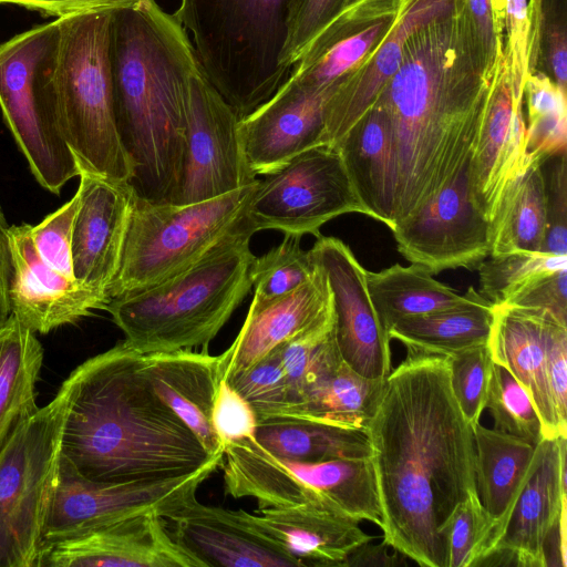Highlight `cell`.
<instances>
[{"label": "cell", "mask_w": 567, "mask_h": 567, "mask_svg": "<svg viewBox=\"0 0 567 567\" xmlns=\"http://www.w3.org/2000/svg\"><path fill=\"white\" fill-rule=\"evenodd\" d=\"M365 433L383 515V543L422 567H447L443 528L477 495L473 429L446 357L406 354L386 377Z\"/></svg>", "instance_id": "obj_1"}, {"label": "cell", "mask_w": 567, "mask_h": 567, "mask_svg": "<svg viewBox=\"0 0 567 567\" xmlns=\"http://www.w3.org/2000/svg\"><path fill=\"white\" fill-rule=\"evenodd\" d=\"M492 82L461 0L409 37L398 70L377 100L389 116L395 150V226L468 164Z\"/></svg>", "instance_id": "obj_2"}, {"label": "cell", "mask_w": 567, "mask_h": 567, "mask_svg": "<svg viewBox=\"0 0 567 567\" xmlns=\"http://www.w3.org/2000/svg\"><path fill=\"white\" fill-rule=\"evenodd\" d=\"M69 390L61 456L81 477L106 484L184 477L223 461L152 389L142 353L124 340L63 382Z\"/></svg>", "instance_id": "obj_3"}, {"label": "cell", "mask_w": 567, "mask_h": 567, "mask_svg": "<svg viewBox=\"0 0 567 567\" xmlns=\"http://www.w3.org/2000/svg\"><path fill=\"white\" fill-rule=\"evenodd\" d=\"M110 64L116 126L135 197L172 204L185 157L189 83L200 66L189 35L155 0L113 10Z\"/></svg>", "instance_id": "obj_4"}, {"label": "cell", "mask_w": 567, "mask_h": 567, "mask_svg": "<svg viewBox=\"0 0 567 567\" xmlns=\"http://www.w3.org/2000/svg\"><path fill=\"white\" fill-rule=\"evenodd\" d=\"M113 10L55 19L35 72V92L48 123L75 162L111 181L130 183L134 168L116 126L110 64Z\"/></svg>", "instance_id": "obj_5"}, {"label": "cell", "mask_w": 567, "mask_h": 567, "mask_svg": "<svg viewBox=\"0 0 567 567\" xmlns=\"http://www.w3.org/2000/svg\"><path fill=\"white\" fill-rule=\"evenodd\" d=\"M252 234L229 237L176 276L112 299L105 307L142 354L204 347L252 288Z\"/></svg>", "instance_id": "obj_6"}, {"label": "cell", "mask_w": 567, "mask_h": 567, "mask_svg": "<svg viewBox=\"0 0 567 567\" xmlns=\"http://www.w3.org/2000/svg\"><path fill=\"white\" fill-rule=\"evenodd\" d=\"M289 0H179L173 13L199 65L243 118L268 101L290 72L280 63Z\"/></svg>", "instance_id": "obj_7"}, {"label": "cell", "mask_w": 567, "mask_h": 567, "mask_svg": "<svg viewBox=\"0 0 567 567\" xmlns=\"http://www.w3.org/2000/svg\"><path fill=\"white\" fill-rule=\"evenodd\" d=\"M256 183L189 205L153 204L134 195L110 301L176 276L229 237L254 235L247 210Z\"/></svg>", "instance_id": "obj_8"}, {"label": "cell", "mask_w": 567, "mask_h": 567, "mask_svg": "<svg viewBox=\"0 0 567 567\" xmlns=\"http://www.w3.org/2000/svg\"><path fill=\"white\" fill-rule=\"evenodd\" d=\"M69 408L62 383L0 451V567H35L55 488Z\"/></svg>", "instance_id": "obj_9"}, {"label": "cell", "mask_w": 567, "mask_h": 567, "mask_svg": "<svg viewBox=\"0 0 567 567\" xmlns=\"http://www.w3.org/2000/svg\"><path fill=\"white\" fill-rule=\"evenodd\" d=\"M257 179L247 218L256 234L321 236L329 220L349 213L365 215L348 169L336 145L311 147Z\"/></svg>", "instance_id": "obj_10"}, {"label": "cell", "mask_w": 567, "mask_h": 567, "mask_svg": "<svg viewBox=\"0 0 567 567\" xmlns=\"http://www.w3.org/2000/svg\"><path fill=\"white\" fill-rule=\"evenodd\" d=\"M55 20L32 27L0 44V112L35 181L59 195L78 176L72 151L45 120L35 92V72Z\"/></svg>", "instance_id": "obj_11"}, {"label": "cell", "mask_w": 567, "mask_h": 567, "mask_svg": "<svg viewBox=\"0 0 567 567\" xmlns=\"http://www.w3.org/2000/svg\"><path fill=\"white\" fill-rule=\"evenodd\" d=\"M223 461L194 474L156 482L96 483L81 477L61 456L49 505L42 545L72 538L104 525L147 512L162 518L196 498V492Z\"/></svg>", "instance_id": "obj_12"}, {"label": "cell", "mask_w": 567, "mask_h": 567, "mask_svg": "<svg viewBox=\"0 0 567 567\" xmlns=\"http://www.w3.org/2000/svg\"><path fill=\"white\" fill-rule=\"evenodd\" d=\"M239 120L199 66L189 83L185 157L173 205L213 199L257 181L244 156Z\"/></svg>", "instance_id": "obj_13"}, {"label": "cell", "mask_w": 567, "mask_h": 567, "mask_svg": "<svg viewBox=\"0 0 567 567\" xmlns=\"http://www.w3.org/2000/svg\"><path fill=\"white\" fill-rule=\"evenodd\" d=\"M567 437L543 439L507 515L495 524L477 566L546 567L544 547L567 506Z\"/></svg>", "instance_id": "obj_14"}, {"label": "cell", "mask_w": 567, "mask_h": 567, "mask_svg": "<svg viewBox=\"0 0 567 567\" xmlns=\"http://www.w3.org/2000/svg\"><path fill=\"white\" fill-rule=\"evenodd\" d=\"M467 167L392 230L399 252L432 275L476 268L491 252L489 220L472 200Z\"/></svg>", "instance_id": "obj_15"}, {"label": "cell", "mask_w": 567, "mask_h": 567, "mask_svg": "<svg viewBox=\"0 0 567 567\" xmlns=\"http://www.w3.org/2000/svg\"><path fill=\"white\" fill-rule=\"evenodd\" d=\"M327 274L333 298L334 331L342 360L368 379H386L392 371L390 338L373 308L367 270L349 246L320 236L308 250Z\"/></svg>", "instance_id": "obj_16"}, {"label": "cell", "mask_w": 567, "mask_h": 567, "mask_svg": "<svg viewBox=\"0 0 567 567\" xmlns=\"http://www.w3.org/2000/svg\"><path fill=\"white\" fill-rule=\"evenodd\" d=\"M533 162L527 154L523 96L515 93L507 60L493 78L467 167L472 200L491 221L507 185Z\"/></svg>", "instance_id": "obj_17"}, {"label": "cell", "mask_w": 567, "mask_h": 567, "mask_svg": "<svg viewBox=\"0 0 567 567\" xmlns=\"http://www.w3.org/2000/svg\"><path fill=\"white\" fill-rule=\"evenodd\" d=\"M11 313L27 328L49 333L74 323L110 300L75 278L52 268L39 254L31 225L9 226Z\"/></svg>", "instance_id": "obj_18"}, {"label": "cell", "mask_w": 567, "mask_h": 567, "mask_svg": "<svg viewBox=\"0 0 567 567\" xmlns=\"http://www.w3.org/2000/svg\"><path fill=\"white\" fill-rule=\"evenodd\" d=\"M35 567H202L156 512L41 546Z\"/></svg>", "instance_id": "obj_19"}, {"label": "cell", "mask_w": 567, "mask_h": 567, "mask_svg": "<svg viewBox=\"0 0 567 567\" xmlns=\"http://www.w3.org/2000/svg\"><path fill=\"white\" fill-rule=\"evenodd\" d=\"M336 87L313 90L286 80L268 101L239 120L244 156L256 177L324 144V106Z\"/></svg>", "instance_id": "obj_20"}, {"label": "cell", "mask_w": 567, "mask_h": 567, "mask_svg": "<svg viewBox=\"0 0 567 567\" xmlns=\"http://www.w3.org/2000/svg\"><path fill=\"white\" fill-rule=\"evenodd\" d=\"M76 163V162H75ZM79 209L72 235L75 279L105 296L122 256L134 193L76 163Z\"/></svg>", "instance_id": "obj_21"}, {"label": "cell", "mask_w": 567, "mask_h": 567, "mask_svg": "<svg viewBox=\"0 0 567 567\" xmlns=\"http://www.w3.org/2000/svg\"><path fill=\"white\" fill-rule=\"evenodd\" d=\"M163 519L172 538L202 567H300L250 526L240 509L205 505L194 498Z\"/></svg>", "instance_id": "obj_22"}, {"label": "cell", "mask_w": 567, "mask_h": 567, "mask_svg": "<svg viewBox=\"0 0 567 567\" xmlns=\"http://www.w3.org/2000/svg\"><path fill=\"white\" fill-rule=\"evenodd\" d=\"M315 264L313 276L299 288L267 301L252 298L239 333L219 354L224 379L248 369L280 344L334 316L327 274Z\"/></svg>", "instance_id": "obj_23"}, {"label": "cell", "mask_w": 567, "mask_h": 567, "mask_svg": "<svg viewBox=\"0 0 567 567\" xmlns=\"http://www.w3.org/2000/svg\"><path fill=\"white\" fill-rule=\"evenodd\" d=\"M458 0H408L370 56L334 90L324 106L323 142L336 145L373 106L398 70L406 40L420 27L453 11Z\"/></svg>", "instance_id": "obj_24"}, {"label": "cell", "mask_w": 567, "mask_h": 567, "mask_svg": "<svg viewBox=\"0 0 567 567\" xmlns=\"http://www.w3.org/2000/svg\"><path fill=\"white\" fill-rule=\"evenodd\" d=\"M245 520L289 554L300 567H347L351 553L374 537L360 520L311 505L244 509Z\"/></svg>", "instance_id": "obj_25"}, {"label": "cell", "mask_w": 567, "mask_h": 567, "mask_svg": "<svg viewBox=\"0 0 567 567\" xmlns=\"http://www.w3.org/2000/svg\"><path fill=\"white\" fill-rule=\"evenodd\" d=\"M142 369L152 389L195 434L206 452L224 455L212 414L221 374L219 355L178 350L142 354Z\"/></svg>", "instance_id": "obj_26"}, {"label": "cell", "mask_w": 567, "mask_h": 567, "mask_svg": "<svg viewBox=\"0 0 567 567\" xmlns=\"http://www.w3.org/2000/svg\"><path fill=\"white\" fill-rule=\"evenodd\" d=\"M555 322L561 323L545 311L494 306L487 341L493 361L505 367L528 392L539 414L544 439L567 437L560 432L547 383L546 347Z\"/></svg>", "instance_id": "obj_27"}, {"label": "cell", "mask_w": 567, "mask_h": 567, "mask_svg": "<svg viewBox=\"0 0 567 567\" xmlns=\"http://www.w3.org/2000/svg\"><path fill=\"white\" fill-rule=\"evenodd\" d=\"M365 215L395 227L398 171L392 128L375 102L336 144Z\"/></svg>", "instance_id": "obj_28"}, {"label": "cell", "mask_w": 567, "mask_h": 567, "mask_svg": "<svg viewBox=\"0 0 567 567\" xmlns=\"http://www.w3.org/2000/svg\"><path fill=\"white\" fill-rule=\"evenodd\" d=\"M464 296L454 307L399 320L388 332L390 340L400 341L408 354L440 357L487 343L494 306L474 287Z\"/></svg>", "instance_id": "obj_29"}, {"label": "cell", "mask_w": 567, "mask_h": 567, "mask_svg": "<svg viewBox=\"0 0 567 567\" xmlns=\"http://www.w3.org/2000/svg\"><path fill=\"white\" fill-rule=\"evenodd\" d=\"M42 362L35 332L11 313L0 327V451L40 409L35 385Z\"/></svg>", "instance_id": "obj_30"}, {"label": "cell", "mask_w": 567, "mask_h": 567, "mask_svg": "<svg viewBox=\"0 0 567 567\" xmlns=\"http://www.w3.org/2000/svg\"><path fill=\"white\" fill-rule=\"evenodd\" d=\"M386 379H368L343 360L301 393L289 417L364 430L381 401Z\"/></svg>", "instance_id": "obj_31"}, {"label": "cell", "mask_w": 567, "mask_h": 567, "mask_svg": "<svg viewBox=\"0 0 567 567\" xmlns=\"http://www.w3.org/2000/svg\"><path fill=\"white\" fill-rule=\"evenodd\" d=\"M473 435L476 492L494 526L507 515L520 492L536 445L480 423Z\"/></svg>", "instance_id": "obj_32"}, {"label": "cell", "mask_w": 567, "mask_h": 567, "mask_svg": "<svg viewBox=\"0 0 567 567\" xmlns=\"http://www.w3.org/2000/svg\"><path fill=\"white\" fill-rule=\"evenodd\" d=\"M542 162H533L504 189L489 221V256L542 251L546 234V190Z\"/></svg>", "instance_id": "obj_33"}, {"label": "cell", "mask_w": 567, "mask_h": 567, "mask_svg": "<svg viewBox=\"0 0 567 567\" xmlns=\"http://www.w3.org/2000/svg\"><path fill=\"white\" fill-rule=\"evenodd\" d=\"M367 286L386 333L399 320L444 310L465 299L415 264H394L381 271H367Z\"/></svg>", "instance_id": "obj_34"}, {"label": "cell", "mask_w": 567, "mask_h": 567, "mask_svg": "<svg viewBox=\"0 0 567 567\" xmlns=\"http://www.w3.org/2000/svg\"><path fill=\"white\" fill-rule=\"evenodd\" d=\"M255 440L269 453L291 461L319 462L371 456L364 430L301 419L260 422Z\"/></svg>", "instance_id": "obj_35"}, {"label": "cell", "mask_w": 567, "mask_h": 567, "mask_svg": "<svg viewBox=\"0 0 567 567\" xmlns=\"http://www.w3.org/2000/svg\"><path fill=\"white\" fill-rule=\"evenodd\" d=\"M396 16L338 37H316L292 65L287 80L313 90L338 86L378 48Z\"/></svg>", "instance_id": "obj_36"}, {"label": "cell", "mask_w": 567, "mask_h": 567, "mask_svg": "<svg viewBox=\"0 0 567 567\" xmlns=\"http://www.w3.org/2000/svg\"><path fill=\"white\" fill-rule=\"evenodd\" d=\"M527 154L532 161L566 153V90L542 72L530 73L524 84Z\"/></svg>", "instance_id": "obj_37"}, {"label": "cell", "mask_w": 567, "mask_h": 567, "mask_svg": "<svg viewBox=\"0 0 567 567\" xmlns=\"http://www.w3.org/2000/svg\"><path fill=\"white\" fill-rule=\"evenodd\" d=\"M528 23L530 73L542 72L566 90L567 0H528Z\"/></svg>", "instance_id": "obj_38"}, {"label": "cell", "mask_w": 567, "mask_h": 567, "mask_svg": "<svg viewBox=\"0 0 567 567\" xmlns=\"http://www.w3.org/2000/svg\"><path fill=\"white\" fill-rule=\"evenodd\" d=\"M480 293L493 306H501L535 279L567 269V256L544 251H513L491 256L477 267Z\"/></svg>", "instance_id": "obj_39"}, {"label": "cell", "mask_w": 567, "mask_h": 567, "mask_svg": "<svg viewBox=\"0 0 567 567\" xmlns=\"http://www.w3.org/2000/svg\"><path fill=\"white\" fill-rule=\"evenodd\" d=\"M485 409L497 431L534 445L543 439L539 414L526 389L503 365L493 361Z\"/></svg>", "instance_id": "obj_40"}, {"label": "cell", "mask_w": 567, "mask_h": 567, "mask_svg": "<svg viewBox=\"0 0 567 567\" xmlns=\"http://www.w3.org/2000/svg\"><path fill=\"white\" fill-rule=\"evenodd\" d=\"M301 237L285 235L281 244L255 257L250 276L254 298L271 300L306 284L316 271L309 251L300 246Z\"/></svg>", "instance_id": "obj_41"}, {"label": "cell", "mask_w": 567, "mask_h": 567, "mask_svg": "<svg viewBox=\"0 0 567 567\" xmlns=\"http://www.w3.org/2000/svg\"><path fill=\"white\" fill-rule=\"evenodd\" d=\"M226 380L249 402L258 423L288 416L290 390L278 347Z\"/></svg>", "instance_id": "obj_42"}, {"label": "cell", "mask_w": 567, "mask_h": 567, "mask_svg": "<svg viewBox=\"0 0 567 567\" xmlns=\"http://www.w3.org/2000/svg\"><path fill=\"white\" fill-rule=\"evenodd\" d=\"M453 394L474 429L485 409L493 359L487 343L446 357Z\"/></svg>", "instance_id": "obj_43"}, {"label": "cell", "mask_w": 567, "mask_h": 567, "mask_svg": "<svg viewBox=\"0 0 567 567\" xmlns=\"http://www.w3.org/2000/svg\"><path fill=\"white\" fill-rule=\"evenodd\" d=\"M492 527L493 520L477 495L461 502L442 532L447 567L477 566Z\"/></svg>", "instance_id": "obj_44"}, {"label": "cell", "mask_w": 567, "mask_h": 567, "mask_svg": "<svg viewBox=\"0 0 567 567\" xmlns=\"http://www.w3.org/2000/svg\"><path fill=\"white\" fill-rule=\"evenodd\" d=\"M346 0H289L281 65L291 72L309 43L340 13Z\"/></svg>", "instance_id": "obj_45"}, {"label": "cell", "mask_w": 567, "mask_h": 567, "mask_svg": "<svg viewBox=\"0 0 567 567\" xmlns=\"http://www.w3.org/2000/svg\"><path fill=\"white\" fill-rule=\"evenodd\" d=\"M484 73L493 80L504 59L505 0H461Z\"/></svg>", "instance_id": "obj_46"}, {"label": "cell", "mask_w": 567, "mask_h": 567, "mask_svg": "<svg viewBox=\"0 0 567 567\" xmlns=\"http://www.w3.org/2000/svg\"><path fill=\"white\" fill-rule=\"evenodd\" d=\"M79 209V195L74 196L44 217L31 225V234L41 257L54 269L69 278H75L72 266V235Z\"/></svg>", "instance_id": "obj_47"}, {"label": "cell", "mask_w": 567, "mask_h": 567, "mask_svg": "<svg viewBox=\"0 0 567 567\" xmlns=\"http://www.w3.org/2000/svg\"><path fill=\"white\" fill-rule=\"evenodd\" d=\"M546 190V234L542 251L567 256V161L566 153L543 162Z\"/></svg>", "instance_id": "obj_48"}, {"label": "cell", "mask_w": 567, "mask_h": 567, "mask_svg": "<svg viewBox=\"0 0 567 567\" xmlns=\"http://www.w3.org/2000/svg\"><path fill=\"white\" fill-rule=\"evenodd\" d=\"M213 427L221 444L255 439L257 415L249 402L226 379H220L212 414Z\"/></svg>", "instance_id": "obj_49"}, {"label": "cell", "mask_w": 567, "mask_h": 567, "mask_svg": "<svg viewBox=\"0 0 567 567\" xmlns=\"http://www.w3.org/2000/svg\"><path fill=\"white\" fill-rule=\"evenodd\" d=\"M528 0H505V50L513 89L523 96L529 75Z\"/></svg>", "instance_id": "obj_50"}, {"label": "cell", "mask_w": 567, "mask_h": 567, "mask_svg": "<svg viewBox=\"0 0 567 567\" xmlns=\"http://www.w3.org/2000/svg\"><path fill=\"white\" fill-rule=\"evenodd\" d=\"M504 305L545 311L567 324V269L535 279Z\"/></svg>", "instance_id": "obj_51"}, {"label": "cell", "mask_w": 567, "mask_h": 567, "mask_svg": "<svg viewBox=\"0 0 567 567\" xmlns=\"http://www.w3.org/2000/svg\"><path fill=\"white\" fill-rule=\"evenodd\" d=\"M547 383L560 432L567 436V326L551 324L546 347Z\"/></svg>", "instance_id": "obj_52"}, {"label": "cell", "mask_w": 567, "mask_h": 567, "mask_svg": "<svg viewBox=\"0 0 567 567\" xmlns=\"http://www.w3.org/2000/svg\"><path fill=\"white\" fill-rule=\"evenodd\" d=\"M408 0H346L340 13L317 35L338 37L373 21L394 17Z\"/></svg>", "instance_id": "obj_53"}, {"label": "cell", "mask_w": 567, "mask_h": 567, "mask_svg": "<svg viewBox=\"0 0 567 567\" xmlns=\"http://www.w3.org/2000/svg\"><path fill=\"white\" fill-rule=\"evenodd\" d=\"M140 0H0L1 4H14L37 11L43 17L61 18L72 13L116 10Z\"/></svg>", "instance_id": "obj_54"}, {"label": "cell", "mask_w": 567, "mask_h": 567, "mask_svg": "<svg viewBox=\"0 0 567 567\" xmlns=\"http://www.w3.org/2000/svg\"><path fill=\"white\" fill-rule=\"evenodd\" d=\"M367 542L354 549L348 558L347 567L351 566H381L396 567L405 566L406 557L398 549L385 543L372 544ZM410 559V558H409Z\"/></svg>", "instance_id": "obj_55"}, {"label": "cell", "mask_w": 567, "mask_h": 567, "mask_svg": "<svg viewBox=\"0 0 567 567\" xmlns=\"http://www.w3.org/2000/svg\"><path fill=\"white\" fill-rule=\"evenodd\" d=\"M8 230L9 226L0 204V327L11 315L9 299L11 259Z\"/></svg>", "instance_id": "obj_56"}]
</instances>
